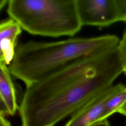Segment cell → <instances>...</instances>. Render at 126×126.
<instances>
[{
  "instance_id": "obj_1",
  "label": "cell",
  "mask_w": 126,
  "mask_h": 126,
  "mask_svg": "<svg viewBox=\"0 0 126 126\" xmlns=\"http://www.w3.org/2000/svg\"><path fill=\"white\" fill-rule=\"evenodd\" d=\"M124 69L117 48L82 57L26 86L21 126H54L113 85Z\"/></svg>"
},
{
  "instance_id": "obj_2",
  "label": "cell",
  "mask_w": 126,
  "mask_h": 126,
  "mask_svg": "<svg viewBox=\"0 0 126 126\" xmlns=\"http://www.w3.org/2000/svg\"><path fill=\"white\" fill-rule=\"evenodd\" d=\"M115 35L73 37L53 42L30 40L18 45L8 67L26 86L38 82L75 61L90 54L117 48Z\"/></svg>"
},
{
  "instance_id": "obj_3",
  "label": "cell",
  "mask_w": 126,
  "mask_h": 126,
  "mask_svg": "<svg viewBox=\"0 0 126 126\" xmlns=\"http://www.w3.org/2000/svg\"><path fill=\"white\" fill-rule=\"evenodd\" d=\"M6 11L33 35L72 36L82 27L76 0H8Z\"/></svg>"
},
{
  "instance_id": "obj_4",
  "label": "cell",
  "mask_w": 126,
  "mask_h": 126,
  "mask_svg": "<svg viewBox=\"0 0 126 126\" xmlns=\"http://www.w3.org/2000/svg\"><path fill=\"white\" fill-rule=\"evenodd\" d=\"M76 3L82 26L105 27L119 21L116 0H76Z\"/></svg>"
},
{
  "instance_id": "obj_5",
  "label": "cell",
  "mask_w": 126,
  "mask_h": 126,
  "mask_svg": "<svg viewBox=\"0 0 126 126\" xmlns=\"http://www.w3.org/2000/svg\"><path fill=\"white\" fill-rule=\"evenodd\" d=\"M125 86L121 83L111 86L72 115L64 126H89L99 121L108 100Z\"/></svg>"
},
{
  "instance_id": "obj_6",
  "label": "cell",
  "mask_w": 126,
  "mask_h": 126,
  "mask_svg": "<svg viewBox=\"0 0 126 126\" xmlns=\"http://www.w3.org/2000/svg\"><path fill=\"white\" fill-rule=\"evenodd\" d=\"M0 110L5 114L13 116L19 109L16 90L8 65L0 62Z\"/></svg>"
},
{
  "instance_id": "obj_7",
  "label": "cell",
  "mask_w": 126,
  "mask_h": 126,
  "mask_svg": "<svg viewBox=\"0 0 126 126\" xmlns=\"http://www.w3.org/2000/svg\"><path fill=\"white\" fill-rule=\"evenodd\" d=\"M126 102V86L112 95L107 102L99 121L107 118L117 112L118 110Z\"/></svg>"
},
{
  "instance_id": "obj_8",
  "label": "cell",
  "mask_w": 126,
  "mask_h": 126,
  "mask_svg": "<svg viewBox=\"0 0 126 126\" xmlns=\"http://www.w3.org/2000/svg\"><path fill=\"white\" fill-rule=\"evenodd\" d=\"M22 28L14 20H4L0 24V39L10 41L17 44L18 36L22 32Z\"/></svg>"
},
{
  "instance_id": "obj_9",
  "label": "cell",
  "mask_w": 126,
  "mask_h": 126,
  "mask_svg": "<svg viewBox=\"0 0 126 126\" xmlns=\"http://www.w3.org/2000/svg\"><path fill=\"white\" fill-rule=\"evenodd\" d=\"M117 49L120 55L124 71L126 70V30L120 40Z\"/></svg>"
},
{
  "instance_id": "obj_10",
  "label": "cell",
  "mask_w": 126,
  "mask_h": 126,
  "mask_svg": "<svg viewBox=\"0 0 126 126\" xmlns=\"http://www.w3.org/2000/svg\"><path fill=\"white\" fill-rule=\"evenodd\" d=\"M119 12V21L126 23V0H116Z\"/></svg>"
},
{
  "instance_id": "obj_11",
  "label": "cell",
  "mask_w": 126,
  "mask_h": 126,
  "mask_svg": "<svg viewBox=\"0 0 126 126\" xmlns=\"http://www.w3.org/2000/svg\"><path fill=\"white\" fill-rule=\"evenodd\" d=\"M0 126H12L10 122L6 118L5 113L0 111Z\"/></svg>"
},
{
  "instance_id": "obj_12",
  "label": "cell",
  "mask_w": 126,
  "mask_h": 126,
  "mask_svg": "<svg viewBox=\"0 0 126 126\" xmlns=\"http://www.w3.org/2000/svg\"><path fill=\"white\" fill-rule=\"evenodd\" d=\"M110 124L107 119L104 120L100 121H98L94 123L89 126H109Z\"/></svg>"
},
{
  "instance_id": "obj_13",
  "label": "cell",
  "mask_w": 126,
  "mask_h": 126,
  "mask_svg": "<svg viewBox=\"0 0 126 126\" xmlns=\"http://www.w3.org/2000/svg\"><path fill=\"white\" fill-rule=\"evenodd\" d=\"M117 113L126 116V102L118 110Z\"/></svg>"
},
{
  "instance_id": "obj_14",
  "label": "cell",
  "mask_w": 126,
  "mask_h": 126,
  "mask_svg": "<svg viewBox=\"0 0 126 126\" xmlns=\"http://www.w3.org/2000/svg\"><path fill=\"white\" fill-rule=\"evenodd\" d=\"M8 0H1L0 1V8L1 9L3 6H4L6 4H8Z\"/></svg>"
},
{
  "instance_id": "obj_15",
  "label": "cell",
  "mask_w": 126,
  "mask_h": 126,
  "mask_svg": "<svg viewBox=\"0 0 126 126\" xmlns=\"http://www.w3.org/2000/svg\"><path fill=\"white\" fill-rule=\"evenodd\" d=\"M124 72H125V74H126V71H124Z\"/></svg>"
},
{
  "instance_id": "obj_16",
  "label": "cell",
  "mask_w": 126,
  "mask_h": 126,
  "mask_svg": "<svg viewBox=\"0 0 126 126\" xmlns=\"http://www.w3.org/2000/svg\"><path fill=\"white\" fill-rule=\"evenodd\" d=\"M125 126H126V123H125Z\"/></svg>"
}]
</instances>
